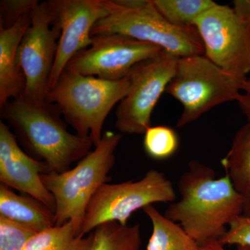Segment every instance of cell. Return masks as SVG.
<instances>
[{"instance_id":"1","label":"cell","mask_w":250,"mask_h":250,"mask_svg":"<svg viewBox=\"0 0 250 250\" xmlns=\"http://www.w3.org/2000/svg\"><path fill=\"white\" fill-rule=\"evenodd\" d=\"M215 177L211 167L190 161L179 179L180 200L170 203L164 214L179 222L197 244L220 239L227 225L243 214V200L228 174Z\"/></svg>"},{"instance_id":"2","label":"cell","mask_w":250,"mask_h":250,"mask_svg":"<svg viewBox=\"0 0 250 250\" xmlns=\"http://www.w3.org/2000/svg\"><path fill=\"white\" fill-rule=\"evenodd\" d=\"M0 108L18 143L31 157L45 163L49 172L70 170L95 147L89 137L70 133L62 113L47 100L34 102L22 95Z\"/></svg>"},{"instance_id":"3","label":"cell","mask_w":250,"mask_h":250,"mask_svg":"<svg viewBox=\"0 0 250 250\" xmlns=\"http://www.w3.org/2000/svg\"><path fill=\"white\" fill-rule=\"evenodd\" d=\"M129 86V77L106 80L65 69L46 100L57 108L76 134L89 137L96 146L103 137L106 118L126 96Z\"/></svg>"},{"instance_id":"4","label":"cell","mask_w":250,"mask_h":250,"mask_svg":"<svg viewBox=\"0 0 250 250\" xmlns=\"http://www.w3.org/2000/svg\"><path fill=\"white\" fill-rule=\"evenodd\" d=\"M108 14L94 26L92 36L118 34L154 44L181 57L205 54L195 26L179 27L167 21L152 0H104Z\"/></svg>"},{"instance_id":"5","label":"cell","mask_w":250,"mask_h":250,"mask_svg":"<svg viewBox=\"0 0 250 250\" xmlns=\"http://www.w3.org/2000/svg\"><path fill=\"white\" fill-rule=\"evenodd\" d=\"M121 139V134L104 131L101 141L75 167L62 173L41 175L42 183L55 200V226L71 221L78 236L90 200L102 186L108 183Z\"/></svg>"},{"instance_id":"6","label":"cell","mask_w":250,"mask_h":250,"mask_svg":"<svg viewBox=\"0 0 250 250\" xmlns=\"http://www.w3.org/2000/svg\"><path fill=\"white\" fill-rule=\"evenodd\" d=\"M246 80L224 71L205 54L179 58L166 90L183 106L177 127L187 126L218 105L236 101Z\"/></svg>"},{"instance_id":"7","label":"cell","mask_w":250,"mask_h":250,"mask_svg":"<svg viewBox=\"0 0 250 250\" xmlns=\"http://www.w3.org/2000/svg\"><path fill=\"white\" fill-rule=\"evenodd\" d=\"M175 200L172 182L155 169L148 170L138 181L104 184L90 200L78 236H87L99 225L108 222L126 225L136 210L153 204H170Z\"/></svg>"},{"instance_id":"8","label":"cell","mask_w":250,"mask_h":250,"mask_svg":"<svg viewBox=\"0 0 250 250\" xmlns=\"http://www.w3.org/2000/svg\"><path fill=\"white\" fill-rule=\"evenodd\" d=\"M179 59L164 50L133 67L129 91L116 111L115 126L120 132L144 134L152 126V112L175 75Z\"/></svg>"},{"instance_id":"9","label":"cell","mask_w":250,"mask_h":250,"mask_svg":"<svg viewBox=\"0 0 250 250\" xmlns=\"http://www.w3.org/2000/svg\"><path fill=\"white\" fill-rule=\"evenodd\" d=\"M205 55L231 76L247 80L250 72V22L233 8L216 4L194 22Z\"/></svg>"},{"instance_id":"10","label":"cell","mask_w":250,"mask_h":250,"mask_svg":"<svg viewBox=\"0 0 250 250\" xmlns=\"http://www.w3.org/2000/svg\"><path fill=\"white\" fill-rule=\"evenodd\" d=\"M61 31L54 22L49 1L36 5L31 23L18 49V62L25 78L24 95L34 102H45L55 62Z\"/></svg>"},{"instance_id":"11","label":"cell","mask_w":250,"mask_h":250,"mask_svg":"<svg viewBox=\"0 0 250 250\" xmlns=\"http://www.w3.org/2000/svg\"><path fill=\"white\" fill-rule=\"evenodd\" d=\"M164 49L118 34L92 36L89 47L81 51L67 64L70 71L106 80L129 77L133 67L140 62L157 57Z\"/></svg>"},{"instance_id":"12","label":"cell","mask_w":250,"mask_h":250,"mask_svg":"<svg viewBox=\"0 0 250 250\" xmlns=\"http://www.w3.org/2000/svg\"><path fill=\"white\" fill-rule=\"evenodd\" d=\"M54 22L61 34L49 81L53 88L67 64L81 51L89 47L92 30L108 14L104 0H50Z\"/></svg>"},{"instance_id":"13","label":"cell","mask_w":250,"mask_h":250,"mask_svg":"<svg viewBox=\"0 0 250 250\" xmlns=\"http://www.w3.org/2000/svg\"><path fill=\"white\" fill-rule=\"evenodd\" d=\"M47 172L45 163L24 152L11 128L0 121V184L34 197L55 213L53 195L41 179V175Z\"/></svg>"},{"instance_id":"14","label":"cell","mask_w":250,"mask_h":250,"mask_svg":"<svg viewBox=\"0 0 250 250\" xmlns=\"http://www.w3.org/2000/svg\"><path fill=\"white\" fill-rule=\"evenodd\" d=\"M25 15L12 27H0V107L24 93L25 78L18 62V49L31 23Z\"/></svg>"},{"instance_id":"15","label":"cell","mask_w":250,"mask_h":250,"mask_svg":"<svg viewBox=\"0 0 250 250\" xmlns=\"http://www.w3.org/2000/svg\"><path fill=\"white\" fill-rule=\"evenodd\" d=\"M0 217L41 232L55 226L53 210L32 197L18 195L0 184Z\"/></svg>"},{"instance_id":"16","label":"cell","mask_w":250,"mask_h":250,"mask_svg":"<svg viewBox=\"0 0 250 250\" xmlns=\"http://www.w3.org/2000/svg\"><path fill=\"white\" fill-rule=\"evenodd\" d=\"M222 166L243 200V214L250 216V123L237 131Z\"/></svg>"},{"instance_id":"17","label":"cell","mask_w":250,"mask_h":250,"mask_svg":"<svg viewBox=\"0 0 250 250\" xmlns=\"http://www.w3.org/2000/svg\"><path fill=\"white\" fill-rule=\"evenodd\" d=\"M152 225L147 250H195L196 242L188 235L179 223L161 214L154 205L143 208Z\"/></svg>"},{"instance_id":"18","label":"cell","mask_w":250,"mask_h":250,"mask_svg":"<svg viewBox=\"0 0 250 250\" xmlns=\"http://www.w3.org/2000/svg\"><path fill=\"white\" fill-rule=\"evenodd\" d=\"M141 246L139 225L129 226L108 222L93 230L90 250H140Z\"/></svg>"},{"instance_id":"19","label":"cell","mask_w":250,"mask_h":250,"mask_svg":"<svg viewBox=\"0 0 250 250\" xmlns=\"http://www.w3.org/2000/svg\"><path fill=\"white\" fill-rule=\"evenodd\" d=\"M164 18L179 27L193 26L202 14L217 4L211 0H152Z\"/></svg>"},{"instance_id":"20","label":"cell","mask_w":250,"mask_h":250,"mask_svg":"<svg viewBox=\"0 0 250 250\" xmlns=\"http://www.w3.org/2000/svg\"><path fill=\"white\" fill-rule=\"evenodd\" d=\"M178 135L165 125L150 126L144 134L143 147L146 154L154 160H166L178 149Z\"/></svg>"},{"instance_id":"21","label":"cell","mask_w":250,"mask_h":250,"mask_svg":"<svg viewBox=\"0 0 250 250\" xmlns=\"http://www.w3.org/2000/svg\"><path fill=\"white\" fill-rule=\"evenodd\" d=\"M76 230L71 221L62 226H54L36 233L23 250H46L63 246L77 238Z\"/></svg>"},{"instance_id":"22","label":"cell","mask_w":250,"mask_h":250,"mask_svg":"<svg viewBox=\"0 0 250 250\" xmlns=\"http://www.w3.org/2000/svg\"><path fill=\"white\" fill-rule=\"evenodd\" d=\"M36 231L0 217V250H23Z\"/></svg>"},{"instance_id":"23","label":"cell","mask_w":250,"mask_h":250,"mask_svg":"<svg viewBox=\"0 0 250 250\" xmlns=\"http://www.w3.org/2000/svg\"><path fill=\"white\" fill-rule=\"evenodd\" d=\"M39 3L38 0H1L0 27H12L23 16L32 12Z\"/></svg>"},{"instance_id":"24","label":"cell","mask_w":250,"mask_h":250,"mask_svg":"<svg viewBox=\"0 0 250 250\" xmlns=\"http://www.w3.org/2000/svg\"><path fill=\"white\" fill-rule=\"evenodd\" d=\"M218 241L224 246L236 245L250 248V216L241 215L233 219Z\"/></svg>"},{"instance_id":"25","label":"cell","mask_w":250,"mask_h":250,"mask_svg":"<svg viewBox=\"0 0 250 250\" xmlns=\"http://www.w3.org/2000/svg\"><path fill=\"white\" fill-rule=\"evenodd\" d=\"M93 242V232L85 236H77L73 241L63 246L46 250H90Z\"/></svg>"},{"instance_id":"26","label":"cell","mask_w":250,"mask_h":250,"mask_svg":"<svg viewBox=\"0 0 250 250\" xmlns=\"http://www.w3.org/2000/svg\"><path fill=\"white\" fill-rule=\"evenodd\" d=\"M243 114L250 123V79L243 82L241 93L236 100Z\"/></svg>"},{"instance_id":"27","label":"cell","mask_w":250,"mask_h":250,"mask_svg":"<svg viewBox=\"0 0 250 250\" xmlns=\"http://www.w3.org/2000/svg\"><path fill=\"white\" fill-rule=\"evenodd\" d=\"M233 9L238 17L250 22V0H235Z\"/></svg>"},{"instance_id":"28","label":"cell","mask_w":250,"mask_h":250,"mask_svg":"<svg viewBox=\"0 0 250 250\" xmlns=\"http://www.w3.org/2000/svg\"><path fill=\"white\" fill-rule=\"evenodd\" d=\"M195 250H227L224 246L219 242L218 240H211L205 243L197 244ZM236 250H250V248L246 247L238 246Z\"/></svg>"}]
</instances>
